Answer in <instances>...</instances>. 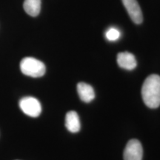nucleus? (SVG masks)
I'll return each instance as SVG.
<instances>
[{"mask_svg":"<svg viewBox=\"0 0 160 160\" xmlns=\"http://www.w3.org/2000/svg\"><path fill=\"white\" fill-rule=\"evenodd\" d=\"M123 157L124 160H142L143 148L139 140H130L126 145Z\"/></svg>","mask_w":160,"mask_h":160,"instance_id":"20e7f679","label":"nucleus"},{"mask_svg":"<svg viewBox=\"0 0 160 160\" xmlns=\"http://www.w3.org/2000/svg\"><path fill=\"white\" fill-rule=\"evenodd\" d=\"M65 127L71 133H77L80 130L79 117L75 111L68 112L65 116Z\"/></svg>","mask_w":160,"mask_h":160,"instance_id":"6e6552de","label":"nucleus"},{"mask_svg":"<svg viewBox=\"0 0 160 160\" xmlns=\"http://www.w3.org/2000/svg\"><path fill=\"white\" fill-rule=\"evenodd\" d=\"M77 93L80 99L84 102H91L95 98V92L92 86L85 82H79L78 84Z\"/></svg>","mask_w":160,"mask_h":160,"instance_id":"0eeeda50","label":"nucleus"},{"mask_svg":"<svg viewBox=\"0 0 160 160\" xmlns=\"http://www.w3.org/2000/svg\"><path fill=\"white\" fill-rule=\"evenodd\" d=\"M20 70L28 77L39 78L45 75L46 68L42 62L33 57H25L20 62Z\"/></svg>","mask_w":160,"mask_h":160,"instance_id":"f03ea898","label":"nucleus"},{"mask_svg":"<svg viewBox=\"0 0 160 160\" xmlns=\"http://www.w3.org/2000/svg\"><path fill=\"white\" fill-rule=\"evenodd\" d=\"M117 63L122 68L131 71L137 67V62L134 55L129 52H122L117 55Z\"/></svg>","mask_w":160,"mask_h":160,"instance_id":"423d86ee","label":"nucleus"},{"mask_svg":"<svg viewBox=\"0 0 160 160\" xmlns=\"http://www.w3.org/2000/svg\"><path fill=\"white\" fill-rule=\"evenodd\" d=\"M41 4L42 0H25L23 8L28 14L35 17L39 14L41 11Z\"/></svg>","mask_w":160,"mask_h":160,"instance_id":"1a4fd4ad","label":"nucleus"},{"mask_svg":"<svg viewBox=\"0 0 160 160\" xmlns=\"http://www.w3.org/2000/svg\"><path fill=\"white\" fill-rule=\"evenodd\" d=\"M143 102L150 108H157L160 105V77L150 75L144 82L142 88Z\"/></svg>","mask_w":160,"mask_h":160,"instance_id":"f257e3e1","label":"nucleus"},{"mask_svg":"<svg viewBox=\"0 0 160 160\" xmlns=\"http://www.w3.org/2000/svg\"><path fill=\"white\" fill-rule=\"evenodd\" d=\"M125 9L135 24H141L143 21V15L137 0H122Z\"/></svg>","mask_w":160,"mask_h":160,"instance_id":"39448f33","label":"nucleus"},{"mask_svg":"<svg viewBox=\"0 0 160 160\" xmlns=\"http://www.w3.org/2000/svg\"><path fill=\"white\" fill-rule=\"evenodd\" d=\"M120 36H121V33L119 30L115 28H111L108 30L105 33V37L107 38L108 40L111 42L117 41L119 39Z\"/></svg>","mask_w":160,"mask_h":160,"instance_id":"9d476101","label":"nucleus"},{"mask_svg":"<svg viewBox=\"0 0 160 160\" xmlns=\"http://www.w3.org/2000/svg\"><path fill=\"white\" fill-rule=\"evenodd\" d=\"M19 108L24 113L31 117H39L42 112L39 101L33 97H23L19 101Z\"/></svg>","mask_w":160,"mask_h":160,"instance_id":"7ed1b4c3","label":"nucleus"}]
</instances>
